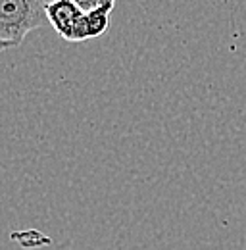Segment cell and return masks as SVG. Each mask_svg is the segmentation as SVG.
I'll return each instance as SVG.
<instances>
[{"mask_svg":"<svg viewBox=\"0 0 246 250\" xmlns=\"http://www.w3.org/2000/svg\"><path fill=\"white\" fill-rule=\"evenodd\" d=\"M16 44L14 42H10V41H2L0 39V52H4V50H8V48H14Z\"/></svg>","mask_w":246,"mask_h":250,"instance_id":"cell-5","label":"cell"},{"mask_svg":"<svg viewBox=\"0 0 246 250\" xmlns=\"http://www.w3.org/2000/svg\"><path fill=\"white\" fill-rule=\"evenodd\" d=\"M46 0H0V39L20 46L31 31L48 21Z\"/></svg>","mask_w":246,"mask_h":250,"instance_id":"cell-1","label":"cell"},{"mask_svg":"<svg viewBox=\"0 0 246 250\" xmlns=\"http://www.w3.org/2000/svg\"><path fill=\"white\" fill-rule=\"evenodd\" d=\"M85 14L94 12L98 8H114L116 6V0H73Z\"/></svg>","mask_w":246,"mask_h":250,"instance_id":"cell-4","label":"cell"},{"mask_svg":"<svg viewBox=\"0 0 246 250\" xmlns=\"http://www.w3.org/2000/svg\"><path fill=\"white\" fill-rule=\"evenodd\" d=\"M46 18L52 29L67 42L89 41L87 14L73 0H52L46 4Z\"/></svg>","mask_w":246,"mask_h":250,"instance_id":"cell-2","label":"cell"},{"mask_svg":"<svg viewBox=\"0 0 246 250\" xmlns=\"http://www.w3.org/2000/svg\"><path fill=\"white\" fill-rule=\"evenodd\" d=\"M112 10L114 8H98L94 12L87 14V31H89V41L96 39L110 29L112 25Z\"/></svg>","mask_w":246,"mask_h":250,"instance_id":"cell-3","label":"cell"}]
</instances>
